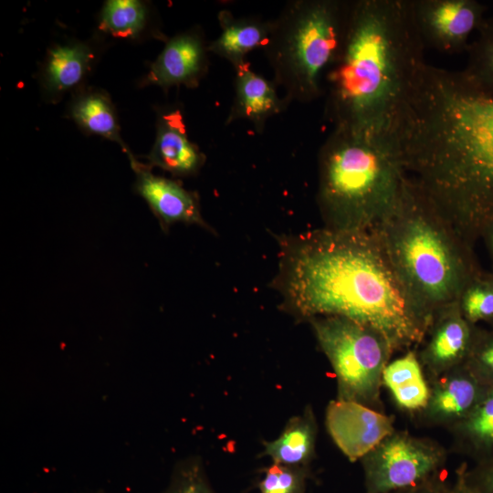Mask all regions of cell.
Returning <instances> with one entry per match:
<instances>
[{
    "mask_svg": "<svg viewBox=\"0 0 493 493\" xmlns=\"http://www.w3.org/2000/svg\"><path fill=\"white\" fill-rule=\"evenodd\" d=\"M148 23V6L138 0H108L100 14V29L115 37L137 38Z\"/></svg>",
    "mask_w": 493,
    "mask_h": 493,
    "instance_id": "44dd1931",
    "label": "cell"
},
{
    "mask_svg": "<svg viewBox=\"0 0 493 493\" xmlns=\"http://www.w3.org/2000/svg\"><path fill=\"white\" fill-rule=\"evenodd\" d=\"M279 269L284 304L300 319H349L379 332L393 351L422 342L431 325L373 230L304 234L284 246Z\"/></svg>",
    "mask_w": 493,
    "mask_h": 493,
    "instance_id": "7a4b0ae2",
    "label": "cell"
},
{
    "mask_svg": "<svg viewBox=\"0 0 493 493\" xmlns=\"http://www.w3.org/2000/svg\"><path fill=\"white\" fill-rule=\"evenodd\" d=\"M382 379L402 408L416 410L426 406L430 393L413 351L387 364Z\"/></svg>",
    "mask_w": 493,
    "mask_h": 493,
    "instance_id": "ffe728a7",
    "label": "cell"
},
{
    "mask_svg": "<svg viewBox=\"0 0 493 493\" xmlns=\"http://www.w3.org/2000/svg\"><path fill=\"white\" fill-rule=\"evenodd\" d=\"M307 467H293L274 463L263 469L257 483L258 493H306L309 478Z\"/></svg>",
    "mask_w": 493,
    "mask_h": 493,
    "instance_id": "cb8c5ba5",
    "label": "cell"
},
{
    "mask_svg": "<svg viewBox=\"0 0 493 493\" xmlns=\"http://www.w3.org/2000/svg\"><path fill=\"white\" fill-rule=\"evenodd\" d=\"M161 493H216L201 459L190 457L173 468L169 483Z\"/></svg>",
    "mask_w": 493,
    "mask_h": 493,
    "instance_id": "d4e9b609",
    "label": "cell"
},
{
    "mask_svg": "<svg viewBox=\"0 0 493 493\" xmlns=\"http://www.w3.org/2000/svg\"><path fill=\"white\" fill-rule=\"evenodd\" d=\"M68 113L86 133L118 143L129 160L135 157L121 138L115 107L105 91L89 89L78 92Z\"/></svg>",
    "mask_w": 493,
    "mask_h": 493,
    "instance_id": "ac0fdd59",
    "label": "cell"
},
{
    "mask_svg": "<svg viewBox=\"0 0 493 493\" xmlns=\"http://www.w3.org/2000/svg\"><path fill=\"white\" fill-rule=\"evenodd\" d=\"M475 357L481 368L493 373V338L487 340L477 348Z\"/></svg>",
    "mask_w": 493,
    "mask_h": 493,
    "instance_id": "83f0119b",
    "label": "cell"
},
{
    "mask_svg": "<svg viewBox=\"0 0 493 493\" xmlns=\"http://www.w3.org/2000/svg\"><path fill=\"white\" fill-rule=\"evenodd\" d=\"M315 419L310 408L290 418L281 435L264 442L263 456L272 462L293 467H307L314 455Z\"/></svg>",
    "mask_w": 493,
    "mask_h": 493,
    "instance_id": "d6986e66",
    "label": "cell"
},
{
    "mask_svg": "<svg viewBox=\"0 0 493 493\" xmlns=\"http://www.w3.org/2000/svg\"><path fill=\"white\" fill-rule=\"evenodd\" d=\"M93 493H104V492H103V491H101V490H100V491L98 490V491H96V492H93Z\"/></svg>",
    "mask_w": 493,
    "mask_h": 493,
    "instance_id": "d6a6232c",
    "label": "cell"
},
{
    "mask_svg": "<svg viewBox=\"0 0 493 493\" xmlns=\"http://www.w3.org/2000/svg\"><path fill=\"white\" fill-rule=\"evenodd\" d=\"M350 1H289L263 47L273 81L291 102L309 103L324 93V77L341 44Z\"/></svg>",
    "mask_w": 493,
    "mask_h": 493,
    "instance_id": "8992f818",
    "label": "cell"
},
{
    "mask_svg": "<svg viewBox=\"0 0 493 493\" xmlns=\"http://www.w3.org/2000/svg\"><path fill=\"white\" fill-rule=\"evenodd\" d=\"M372 230L412 302L431 323L476 279L467 243L407 176L395 205Z\"/></svg>",
    "mask_w": 493,
    "mask_h": 493,
    "instance_id": "277c9868",
    "label": "cell"
},
{
    "mask_svg": "<svg viewBox=\"0 0 493 493\" xmlns=\"http://www.w3.org/2000/svg\"><path fill=\"white\" fill-rule=\"evenodd\" d=\"M475 40L467 48L466 77L482 92L493 98V16L485 17Z\"/></svg>",
    "mask_w": 493,
    "mask_h": 493,
    "instance_id": "7402d4cb",
    "label": "cell"
},
{
    "mask_svg": "<svg viewBox=\"0 0 493 493\" xmlns=\"http://www.w3.org/2000/svg\"><path fill=\"white\" fill-rule=\"evenodd\" d=\"M446 493H482L469 485L466 479V471L460 469L457 471L456 480L454 487Z\"/></svg>",
    "mask_w": 493,
    "mask_h": 493,
    "instance_id": "f546056e",
    "label": "cell"
},
{
    "mask_svg": "<svg viewBox=\"0 0 493 493\" xmlns=\"http://www.w3.org/2000/svg\"><path fill=\"white\" fill-rule=\"evenodd\" d=\"M395 135L406 176L467 243L493 222V98L425 64Z\"/></svg>",
    "mask_w": 493,
    "mask_h": 493,
    "instance_id": "6da1fadb",
    "label": "cell"
},
{
    "mask_svg": "<svg viewBox=\"0 0 493 493\" xmlns=\"http://www.w3.org/2000/svg\"><path fill=\"white\" fill-rule=\"evenodd\" d=\"M309 321L337 375L340 399L359 403L374 400L393 351L383 336L342 317L320 316Z\"/></svg>",
    "mask_w": 493,
    "mask_h": 493,
    "instance_id": "52a82bcc",
    "label": "cell"
},
{
    "mask_svg": "<svg viewBox=\"0 0 493 493\" xmlns=\"http://www.w3.org/2000/svg\"><path fill=\"white\" fill-rule=\"evenodd\" d=\"M145 158L151 168L158 167L174 176L194 175L205 161L198 146L188 139L178 109L158 113L155 140Z\"/></svg>",
    "mask_w": 493,
    "mask_h": 493,
    "instance_id": "4fadbf2b",
    "label": "cell"
},
{
    "mask_svg": "<svg viewBox=\"0 0 493 493\" xmlns=\"http://www.w3.org/2000/svg\"><path fill=\"white\" fill-rule=\"evenodd\" d=\"M458 305L468 322L493 318V283L474 279L464 289Z\"/></svg>",
    "mask_w": 493,
    "mask_h": 493,
    "instance_id": "484cf974",
    "label": "cell"
},
{
    "mask_svg": "<svg viewBox=\"0 0 493 493\" xmlns=\"http://www.w3.org/2000/svg\"><path fill=\"white\" fill-rule=\"evenodd\" d=\"M412 5L425 47L442 53L467 51L485 19V7L476 0H412Z\"/></svg>",
    "mask_w": 493,
    "mask_h": 493,
    "instance_id": "9c48e42d",
    "label": "cell"
},
{
    "mask_svg": "<svg viewBox=\"0 0 493 493\" xmlns=\"http://www.w3.org/2000/svg\"><path fill=\"white\" fill-rule=\"evenodd\" d=\"M466 479L469 485L482 493H493V466L480 473L476 479Z\"/></svg>",
    "mask_w": 493,
    "mask_h": 493,
    "instance_id": "f1b7e54d",
    "label": "cell"
},
{
    "mask_svg": "<svg viewBox=\"0 0 493 493\" xmlns=\"http://www.w3.org/2000/svg\"><path fill=\"white\" fill-rule=\"evenodd\" d=\"M365 461L366 493H402L432 481L440 456L404 435L386 438Z\"/></svg>",
    "mask_w": 493,
    "mask_h": 493,
    "instance_id": "ba28073f",
    "label": "cell"
},
{
    "mask_svg": "<svg viewBox=\"0 0 493 493\" xmlns=\"http://www.w3.org/2000/svg\"><path fill=\"white\" fill-rule=\"evenodd\" d=\"M207 53L200 30L179 33L166 40L141 85L158 86L164 91L175 86L195 88L208 69Z\"/></svg>",
    "mask_w": 493,
    "mask_h": 493,
    "instance_id": "8fae6325",
    "label": "cell"
},
{
    "mask_svg": "<svg viewBox=\"0 0 493 493\" xmlns=\"http://www.w3.org/2000/svg\"><path fill=\"white\" fill-rule=\"evenodd\" d=\"M484 232L487 235V238L488 241V246L490 248V251L493 255V222L490 223L485 229Z\"/></svg>",
    "mask_w": 493,
    "mask_h": 493,
    "instance_id": "1f68e13d",
    "label": "cell"
},
{
    "mask_svg": "<svg viewBox=\"0 0 493 493\" xmlns=\"http://www.w3.org/2000/svg\"><path fill=\"white\" fill-rule=\"evenodd\" d=\"M94 61L92 47L84 42L56 44L49 48L40 72V84L47 100L57 102L81 84Z\"/></svg>",
    "mask_w": 493,
    "mask_h": 493,
    "instance_id": "9a60e30c",
    "label": "cell"
},
{
    "mask_svg": "<svg viewBox=\"0 0 493 493\" xmlns=\"http://www.w3.org/2000/svg\"><path fill=\"white\" fill-rule=\"evenodd\" d=\"M326 425L337 446L351 462L369 455L393 433L390 417L362 403L340 398L329 404Z\"/></svg>",
    "mask_w": 493,
    "mask_h": 493,
    "instance_id": "30bf717a",
    "label": "cell"
},
{
    "mask_svg": "<svg viewBox=\"0 0 493 493\" xmlns=\"http://www.w3.org/2000/svg\"><path fill=\"white\" fill-rule=\"evenodd\" d=\"M402 493H446V491L431 481L422 487Z\"/></svg>",
    "mask_w": 493,
    "mask_h": 493,
    "instance_id": "4dcf8cb0",
    "label": "cell"
},
{
    "mask_svg": "<svg viewBox=\"0 0 493 493\" xmlns=\"http://www.w3.org/2000/svg\"><path fill=\"white\" fill-rule=\"evenodd\" d=\"M220 35L207 45L208 52L227 60L236 69L246 63V56L264 47L272 30V20L236 17L228 10L218 14Z\"/></svg>",
    "mask_w": 493,
    "mask_h": 493,
    "instance_id": "2e32d148",
    "label": "cell"
},
{
    "mask_svg": "<svg viewBox=\"0 0 493 493\" xmlns=\"http://www.w3.org/2000/svg\"><path fill=\"white\" fill-rule=\"evenodd\" d=\"M493 283V282H492Z\"/></svg>",
    "mask_w": 493,
    "mask_h": 493,
    "instance_id": "836d02e7",
    "label": "cell"
},
{
    "mask_svg": "<svg viewBox=\"0 0 493 493\" xmlns=\"http://www.w3.org/2000/svg\"><path fill=\"white\" fill-rule=\"evenodd\" d=\"M129 162L135 174L134 190L147 203L163 231L177 222L209 229L195 193L186 190L178 181L154 174L147 163H140L136 157Z\"/></svg>",
    "mask_w": 493,
    "mask_h": 493,
    "instance_id": "7c38bea8",
    "label": "cell"
},
{
    "mask_svg": "<svg viewBox=\"0 0 493 493\" xmlns=\"http://www.w3.org/2000/svg\"><path fill=\"white\" fill-rule=\"evenodd\" d=\"M429 328H432V332L425 351V359L432 366H451L468 352L471 331L458 302L439 311Z\"/></svg>",
    "mask_w": 493,
    "mask_h": 493,
    "instance_id": "e0dca14e",
    "label": "cell"
},
{
    "mask_svg": "<svg viewBox=\"0 0 493 493\" xmlns=\"http://www.w3.org/2000/svg\"><path fill=\"white\" fill-rule=\"evenodd\" d=\"M465 428L478 445H493V390L470 411Z\"/></svg>",
    "mask_w": 493,
    "mask_h": 493,
    "instance_id": "4316f807",
    "label": "cell"
},
{
    "mask_svg": "<svg viewBox=\"0 0 493 493\" xmlns=\"http://www.w3.org/2000/svg\"><path fill=\"white\" fill-rule=\"evenodd\" d=\"M405 179L395 133L334 127L319 152L325 227L372 230L395 205Z\"/></svg>",
    "mask_w": 493,
    "mask_h": 493,
    "instance_id": "5b68a950",
    "label": "cell"
},
{
    "mask_svg": "<svg viewBox=\"0 0 493 493\" xmlns=\"http://www.w3.org/2000/svg\"><path fill=\"white\" fill-rule=\"evenodd\" d=\"M477 386L467 376H456L438 387L432 398L433 411L444 417L470 413L477 404Z\"/></svg>",
    "mask_w": 493,
    "mask_h": 493,
    "instance_id": "603a6c76",
    "label": "cell"
},
{
    "mask_svg": "<svg viewBox=\"0 0 493 493\" xmlns=\"http://www.w3.org/2000/svg\"><path fill=\"white\" fill-rule=\"evenodd\" d=\"M412 0L350 1L338 54L324 77L334 127L395 133L426 64Z\"/></svg>",
    "mask_w": 493,
    "mask_h": 493,
    "instance_id": "3957f363",
    "label": "cell"
},
{
    "mask_svg": "<svg viewBox=\"0 0 493 493\" xmlns=\"http://www.w3.org/2000/svg\"><path fill=\"white\" fill-rule=\"evenodd\" d=\"M235 72V96L226 125L246 120L261 133L267 121L283 112L289 103L278 95L274 81L255 72L248 62L236 68Z\"/></svg>",
    "mask_w": 493,
    "mask_h": 493,
    "instance_id": "5bb4252c",
    "label": "cell"
}]
</instances>
